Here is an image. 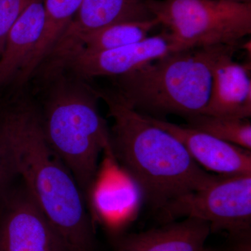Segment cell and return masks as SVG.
Segmentation results:
<instances>
[{"mask_svg": "<svg viewBox=\"0 0 251 251\" xmlns=\"http://www.w3.org/2000/svg\"><path fill=\"white\" fill-rule=\"evenodd\" d=\"M0 150L67 251H97L87 200L48 143L27 85L0 86Z\"/></svg>", "mask_w": 251, "mask_h": 251, "instance_id": "1", "label": "cell"}, {"mask_svg": "<svg viewBox=\"0 0 251 251\" xmlns=\"http://www.w3.org/2000/svg\"><path fill=\"white\" fill-rule=\"evenodd\" d=\"M97 90L113 122L112 158L153 209L160 211L171 201L205 188L221 176L204 171L176 137L124 103L111 90Z\"/></svg>", "mask_w": 251, "mask_h": 251, "instance_id": "2", "label": "cell"}, {"mask_svg": "<svg viewBox=\"0 0 251 251\" xmlns=\"http://www.w3.org/2000/svg\"><path fill=\"white\" fill-rule=\"evenodd\" d=\"M48 143L74 175L87 202L110 130L99 110L97 87L64 67L36 69L27 84Z\"/></svg>", "mask_w": 251, "mask_h": 251, "instance_id": "3", "label": "cell"}, {"mask_svg": "<svg viewBox=\"0 0 251 251\" xmlns=\"http://www.w3.org/2000/svg\"><path fill=\"white\" fill-rule=\"evenodd\" d=\"M179 51L115 77L111 90L146 116L188 117L204 113L212 86V65L221 46Z\"/></svg>", "mask_w": 251, "mask_h": 251, "instance_id": "4", "label": "cell"}, {"mask_svg": "<svg viewBox=\"0 0 251 251\" xmlns=\"http://www.w3.org/2000/svg\"><path fill=\"white\" fill-rule=\"evenodd\" d=\"M150 14L190 49L234 46L251 34V2L235 0H145Z\"/></svg>", "mask_w": 251, "mask_h": 251, "instance_id": "5", "label": "cell"}, {"mask_svg": "<svg viewBox=\"0 0 251 251\" xmlns=\"http://www.w3.org/2000/svg\"><path fill=\"white\" fill-rule=\"evenodd\" d=\"M167 222L193 217L232 237L251 234V175L220 176L212 184L171 201L161 211Z\"/></svg>", "mask_w": 251, "mask_h": 251, "instance_id": "6", "label": "cell"}, {"mask_svg": "<svg viewBox=\"0 0 251 251\" xmlns=\"http://www.w3.org/2000/svg\"><path fill=\"white\" fill-rule=\"evenodd\" d=\"M16 180L0 198V251H67L45 214Z\"/></svg>", "mask_w": 251, "mask_h": 251, "instance_id": "7", "label": "cell"}, {"mask_svg": "<svg viewBox=\"0 0 251 251\" xmlns=\"http://www.w3.org/2000/svg\"><path fill=\"white\" fill-rule=\"evenodd\" d=\"M168 30L119 49L98 52L77 51L57 67H64L87 80L94 77H117L168 55L188 50Z\"/></svg>", "mask_w": 251, "mask_h": 251, "instance_id": "8", "label": "cell"}, {"mask_svg": "<svg viewBox=\"0 0 251 251\" xmlns=\"http://www.w3.org/2000/svg\"><path fill=\"white\" fill-rule=\"evenodd\" d=\"M241 44L222 46L216 54L210 97L203 114L236 119L251 117V62L241 64L233 59Z\"/></svg>", "mask_w": 251, "mask_h": 251, "instance_id": "9", "label": "cell"}, {"mask_svg": "<svg viewBox=\"0 0 251 251\" xmlns=\"http://www.w3.org/2000/svg\"><path fill=\"white\" fill-rule=\"evenodd\" d=\"M151 18L145 0H83L75 17L43 62H62L81 36L116 23Z\"/></svg>", "mask_w": 251, "mask_h": 251, "instance_id": "10", "label": "cell"}, {"mask_svg": "<svg viewBox=\"0 0 251 251\" xmlns=\"http://www.w3.org/2000/svg\"><path fill=\"white\" fill-rule=\"evenodd\" d=\"M147 117L153 125L176 137L191 158L204 171L221 176L251 175L250 150L223 141L186 125H175L165 120Z\"/></svg>", "mask_w": 251, "mask_h": 251, "instance_id": "11", "label": "cell"}, {"mask_svg": "<svg viewBox=\"0 0 251 251\" xmlns=\"http://www.w3.org/2000/svg\"><path fill=\"white\" fill-rule=\"evenodd\" d=\"M210 226L202 220L186 217L159 227L126 234L117 241L125 251H209L206 241Z\"/></svg>", "mask_w": 251, "mask_h": 251, "instance_id": "12", "label": "cell"}, {"mask_svg": "<svg viewBox=\"0 0 251 251\" xmlns=\"http://www.w3.org/2000/svg\"><path fill=\"white\" fill-rule=\"evenodd\" d=\"M45 24L44 0H33L10 28L0 55V86L23 70L40 39Z\"/></svg>", "mask_w": 251, "mask_h": 251, "instance_id": "13", "label": "cell"}, {"mask_svg": "<svg viewBox=\"0 0 251 251\" xmlns=\"http://www.w3.org/2000/svg\"><path fill=\"white\" fill-rule=\"evenodd\" d=\"M83 0H44L45 24L35 49L16 79L26 85L75 17Z\"/></svg>", "mask_w": 251, "mask_h": 251, "instance_id": "14", "label": "cell"}, {"mask_svg": "<svg viewBox=\"0 0 251 251\" xmlns=\"http://www.w3.org/2000/svg\"><path fill=\"white\" fill-rule=\"evenodd\" d=\"M156 18L116 23L81 36L63 62L77 51L98 52L124 47L144 40L158 26Z\"/></svg>", "mask_w": 251, "mask_h": 251, "instance_id": "15", "label": "cell"}, {"mask_svg": "<svg viewBox=\"0 0 251 251\" xmlns=\"http://www.w3.org/2000/svg\"><path fill=\"white\" fill-rule=\"evenodd\" d=\"M185 120L188 122L186 126L191 128L251 151V123L249 119L199 114Z\"/></svg>", "mask_w": 251, "mask_h": 251, "instance_id": "16", "label": "cell"}, {"mask_svg": "<svg viewBox=\"0 0 251 251\" xmlns=\"http://www.w3.org/2000/svg\"><path fill=\"white\" fill-rule=\"evenodd\" d=\"M33 0H0V55L10 28Z\"/></svg>", "mask_w": 251, "mask_h": 251, "instance_id": "17", "label": "cell"}, {"mask_svg": "<svg viewBox=\"0 0 251 251\" xmlns=\"http://www.w3.org/2000/svg\"><path fill=\"white\" fill-rule=\"evenodd\" d=\"M16 179L12 167L0 150V198Z\"/></svg>", "mask_w": 251, "mask_h": 251, "instance_id": "18", "label": "cell"}, {"mask_svg": "<svg viewBox=\"0 0 251 251\" xmlns=\"http://www.w3.org/2000/svg\"><path fill=\"white\" fill-rule=\"evenodd\" d=\"M232 238L234 243L227 251H251V234Z\"/></svg>", "mask_w": 251, "mask_h": 251, "instance_id": "19", "label": "cell"}, {"mask_svg": "<svg viewBox=\"0 0 251 251\" xmlns=\"http://www.w3.org/2000/svg\"><path fill=\"white\" fill-rule=\"evenodd\" d=\"M235 1H246V2H251V0H235Z\"/></svg>", "mask_w": 251, "mask_h": 251, "instance_id": "20", "label": "cell"}, {"mask_svg": "<svg viewBox=\"0 0 251 251\" xmlns=\"http://www.w3.org/2000/svg\"><path fill=\"white\" fill-rule=\"evenodd\" d=\"M117 251H125L122 250V249H117Z\"/></svg>", "mask_w": 251, "mask_h": 251, "instance_id": "21", "label": "cell"}]
</instances>
